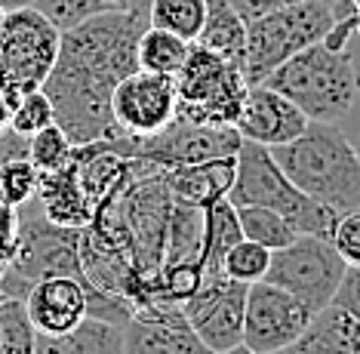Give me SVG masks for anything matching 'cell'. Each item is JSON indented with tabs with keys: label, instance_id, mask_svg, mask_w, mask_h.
<instances>
[{
	"label": "cell",
	"instance_id": "27",
	"mask_svg": "<svg viewBox=\"0 0 360 354\" xmlns=\"http://www.w3.org/2000/svg\"><path fill=\"white\" fill-rule=\"evenodd\" d=\"M40 170L28 160V154L6 158L0 163V203L6 207H28L37 197Z\"/></svg>",
	"mask_w": 360,
	"mask_h": 354
},
{
	"label": "cell",
	"instance_id": "21",
	"mask_svg": "<svg viewBox=\"0 0 360 354\" xmlns=\"http://www.w3.org/2000/svg\"><path fill=\"white\" fill-rule=\"evenodd\" d=\"M203 219H207V234H203V256H200V271L203 281L210 277H222V262L225 253L240 241V219H237V207L231 197H219L203 207Z\"/></svg>",
	"mask_w": 360,
	"mask_h": 354
},
{
	"label": "cell",
	"instance_id": "42",
	"mask_svg": "<svg viewBox=\"0 0 360 354\" xmlns=\"http://www.w3.org/2000/svg\"><path fill=\"white\" fill-rule=\"evenodd\" d=\"M351 4H354V6H357V10H360V0H351Z\"/></svg>",
	"mask_w": 360,
	"mask_h": 354
},
{
	"label": "cell",
	"instance_id": "23",
	"mask_svg": "<svg viewBox=\"0 0 360 354\" xmlns=\"http://www.w3.org/2000/svg\"><path fill=\"white\" fill-rule=\"evenodd\" d=\"M188 53H191V40L173 34V31H163V28H148L139 34V68L145 71H158V74H179V68L185 65Z\"/></svg>",
	"mask_w": 360,
	"mask_h": 354
},
{
	"label": "cell",
	"instance_id": "2",
	"mask_svg": "<svg viewBox=\"0 0 360 354\" xmlns=\"http://www.w3.org/2000/svg\"><path fill=\"white\" fill-rule=\"evenodd\" d=\"M281 170L314 201L335 213L360 210V158L335 123L311 120L299 139L271 148Z\"/></svg>",
	"mask_w": 360,
	"mask_h": 354
},
{
	"label": "cell",
	"instance_id": "34",
	"mask_svg": "<svg viewBox=\"0 0 360 354\" xmlns=\"http://www.w3.org/2000/svg\"><path fill=\"white\" fill-rule=\"evenodd\" d=\"M333 305L348 311L354 320H360V265H348L339 290L333 296Z\"/></svg>",
	"mask_w": 360,
	"mask_h": 354
},
{
	"label": "cell",
	"instance_id": "1",
	"mask_svg": "<svg viewBox=\"0 0 360 354\" xmlns=\"http://www.w3.org/2000/svg\"><path fill=\"white\" fill-rule=\"evenodd\" d=\"M145 28V19L120 10L62 31L59 56L40 89L50 96L56 123L71 136L75 148L127 139L114 123L111 96L139 68L136 46Z\"/></svg>",
	"mask_w": 360,
	"mask_h": 354
},
{
	"label": "cell",
	"instance_id": "37",
	"mask_svg": "<svg viewBox=\"0 0 360 354\" xmlns=\"http://www.w3.org/2000/svg\"><path fill=\"white\" fill-rule=\"evenodd\" d=\"M10 120H13V102L0 93V136L10 133Z\"/></svg>",
	"mask_w": 360,
	"mask_h": 354
},
{
	"label": "cell",
	"instance_id": "28",
	"mask_svg": "<svg viewBox=\"0 0 360 354\" xmlns=\"http://www.w3.org/2000/svg\"><path fill=\"white\" fill-rule=\"evenodd\" d=\"M34 6L56 28L65 31L86 19H96V15L127 10V0H34Z\"/></svg>",
	"mask_w": 360,
	"mask_h": 354
},
{
	"label": "cell",
	"instance_id": "16",
	"mask_svg": "<svg viewBox=\"0 0 360 354\" xmlns=\"http://www.w3.org/2000/svg\"><path fill=\"white\" fill-rule=\"evenodd\" d=\"M34 201L40 203L44 216L62 228H86L96 219V203L89 201V194L80 185L75 158L53 172H40V188Z\"/></svg>",
	"mask_w": 360,
	"mask_h": 354
},
{
	"label": "cell",
	"instance_id": "25",
	"mask_svg": "<svg viewBox=\"0 0 360 354\" xmlns=\"http://www.w3.org/2000/svg\"><path fill=\"white\" fill-rule=\"evenodd\" d=\"M203 19H207V0H151L148 10V25L173 31L191 44L200 34Z\"/></svg>",
	"mask_w": 360,
	"mask_h": 354
},
{
	"label": "cell",
	"instance_id": "39",
	"mask_svg": "<svg viewBox=\"0 0 360 354\" xmlns=\"http://www.w3.org/2000/svg\"><path fill=\"white\" fill-rule=\"evenodd\" d=\"M0 6H4L6 13H15V10H28V6H34V0H0Z\"/></svg>",
	"mask_w": 360,
	"mask_h": 354
},
{
	"label": "cell",
	"instance_id": "44",
	"mask_svg": "<svg viewBox=\"0 0 360 354\" xmlns=\"http://www.w3.org/2000/svg\"><path fill=\"white\" fill-rule=\"evenodd\" d=\"M330 4H333V0H330Z\"/></svg>",
	"mask_w": 360,
	"mask_h": 354
},
{
	"label": "cell",
	"instance_id": "26",
	"mask_svg": "<svg viewBox=\"0 0 360 354\" xmlns=\"http://www.w3.org/2000/svg\"><path fill=\"white\" fill-rule=\"evenodd\" d=\"M34 336L25 302L0 293V354H34Z\"/></svg>",
	"mask_w": 360,
	"mask_h": 354
},
{
	"label": "cell",
	"instance_id": "43",
	"mask_svg": "<svg viewBox=\"0 0 360 354\" xmlns=\"http://www.w3.org/2000/svg\"><path fill=\"white\" fill-rule=\"evenodd\" d=\"M357 158H360V145H357Z\"/></svg>",
	"mask_w": 360,
	"mask_h": 354
},
{
	"label": "cell",
	"instance_id": "6",
	"mask_svg": "<svg viewBox=\"0 0 360 354\" xmlns=\"http://www.w3.org/2000/svg\"><path fill=\"white\" fill-rule=\"evenodd\" d=\"M247 89L243 68L210 53L207 46L191 44V53L176 74V118L210 127H234Z\"/></svg>",
	"mask_w": 360,
	"mask_h": 354
},
{
	"label": "cell",
	"instance_id": "32",
	"mask_svg": "<svg viewBox=\"0 0 360 354\" xmlns=\"http://www.w3.org/2000/svg\"><path fill=\"white\" fill-rule=\"evenodd\" d=\"M333 246L348 265H360V210L339 216L333 232Z\"/></svg>",
	"mask_w": 360,
	"mask_h": 354
},
{
	"label": "cell",
	"instance_id": "12",
	"mask_svg": "<svg viewBox=\"0 0 360 354\" xmlns=\"http://www.w3.org/2000/svg\"><path fill=\"white\" fill-rule=\"evenodd\" d=\"M111 114L129 139H148L167 129L176 120V77L136 68L114 89Z\"/></svg>",
	"mask_w": 360,
	"mask_h": 354
},
{
	"label": "cell",
	"instance_id": "33",
	"mask_svg": "<svg viewBox=\"0 0 360 354\" xmlns=\"http://www.w3.org/2000/svg\"><path fill=\"white\" fill-rule=\"evenodd\" d=\"M19 232H22V213L19 207H6L0 203V277L6 274L10 262L19 250Z\"/></svg>",
	"mask_w": 360,
	"mask_h": 354
},
{
	"label": "cell",
	"instance_id": "31",
	"mask_svg": "<svg viewBox=\"0 0 360 354\" xmlns=\"http://www.w3.org/2000/svg\"><path fill=\"white\" fill-rule=\"evenodd\" d=\"M56 123V111H53V102L44 89H31V93L19 96L13 105V120H10V129L19 136H34L37 129L50 127Z\"/></svg>",
	"mask_w": 360,
	"mask_h": 354
},
{
	"label": "cell",
	"instance_id": "7",
	"mask_svg": "<svg viewBox=\"0 0 360 354\" xmlns=\"http://www.w3.org/2000/svg\"><path fill=\"white\" fill-rule=\"evenodd\" d=\"M31 213L22 216L19 250L10 262L6 274L0 277V293L25 302L28 290L44 277L53 274H75L84 277L80 262V232L84 228H62L44 216L37 201H31ZM86 281V277H84Z\"/></svg>",
	"mask_w": 360,
	"mask_h": 354
},
{
	"label": "cell",
	"instance_id": "19",
	"mask_svg": "<svg viewBox=\"0 0 360 354\" xmlns=\"http://www.w3.org/2000/svg\"><path fill=\"white\" fill-rule=\"evenodd\" d=\"M34 354H124V327L86 315L68 333H37Z\"/></svg>",
	"mask_w": 360,
	"mask_h": 354
},
{
	"label": "cell",
	"instance_id": "20",
	"mask_svg": "<svg viewBox=\"0 0 360 354\" xmlns=\"http://www.w3.org/2000/svg\"><path fill=\"white\" fill-rule=\"evenodd\" d=\"M194 44L243 68L247 65V22L228 0H207V19Z\"/></svg>",
	"mask_w": 360,
	"mask_h": 354
},
{
	"label": "cell",
	"instance_id": "29",
	"mask_svg": "<svg viewBox=\"0 0 360 354\" xmlns=\"http://www.w3.org/2000/svg\"><path fill=\"white\" fill-rule=\"evenodd\" d=\"M268 268H271V250L250 241V237H240V241L225 253V262H222V274L231 277V281H240V284L265 281Z\"/></svg>",
	"mask_w": 360,
	"mask_h": 354
},
{
	"label": "cell",
	"instance_id": "15",
	"mask_svg": "<svg viewBox=\"0 0 360 354\" xmlns=\"http://www.w3.org/2000/svg\"><path fill=\"white\" fill-rule=\"evenodd\" d=\"M308 114L296 102H290L283 93H277L265 84H252L240 105V114L234 120V129L240 133L243 142L274 148L299 139L308 129Z\"/></svg>",
	"mask_w": 360,
	"mask_h": 354
},
{
	"label": "cell",
	"instance_id": "4",
	"mask_svg": "<svg viewBox=\"0 0 360 354\" xmlns=\"http://www.w3.org/2000/svg\"><path fill=\"white\" fill-rule=\"evenodd\" d=\"M228 197L234 207L259 203V207L277 210L283 219L296 225L299 234H317L333 241L335 222H339V213L333 207L314 201L299 185H292V179L274 160L271 148L256 142H243L237 151V179Z\"/></svg>",
	"mask_w": 360,
	"mask_h": 354
},
{
	"label": "cell",
	"instance_id": "24",
	"mask_svg": "<svg viewBox=\"0 0 360 354\" xmlns=\"http://www.w3.org/2000/svg\"><path fill=\"white\" fill-rule=\"evenodd\" d=\"M237 219H240L243 237H250V241L268 246L271 253L274 250H283V246H290L299 237L296 225H292L290 219H283L281 213L271 210V207L243 203V207H237Z\"/></svg>",
	"mask_w": 360,
	"mask_h": 354
},
{
	"label": "cell",
	"instance_id": "14",
	"mask_svg": "<svg viewBox=\"0 0 360 354\" xmlns=\"http://www.w3.org/2000/svg\"><path fill=\"white\" fill-rule=\"evenodd\" d=\"M124 354H216L194 333L179 302H148L129 315Z\"/></svg>",
	"mask_w": 360,
	"mask_h": 354
},
{
	"label": "cell",
	"instance_id": "8",
	"mask_svg": "<svg viewBox=\"0 0 360 354\" xmlns=\"http://www.w3.org/2000/svg\"><path fill=\"white\" fill-rule=\"evenodd\" d=\"M62 31L37 6L6 13L0 28V93L15 99L40 89L59 56Z\"/></svg>",
	"mask_w": 360,
	"mask_h": 354
},
{
	"label": "cell",
	"instance_id": "13",
	"mask_svg": "<svg viewBox=\"0 0 360 354\" xmlns=\"http://www.w3.org/2000/svg\"><path fill=\"white\" fill-rule=\"evenodd\" d=\"M250 284L231 277H210L182 302V311L194 333L216 354H225L243 345V315H247Z\"/></svg>",
	"mask_w": 360,
	"mask_h": 354
},
{
	"label": "cell",
	"instance_id": "40",
	"mask_svg": "<svg viewBox=\"0 0 360 354\" xmlns=\"http://www.w3.org/2000/svg\"><path fill=\"white\" fill-rule=\"evenodd\" d=\"M225 354H256V351H252V348H247V345H237V348L225 351Z\"/></svg>",
	"mask_w": 360,
	"mask_h": 354
},
{
	"label": "cell",
	"instance_id": "38",
	"mask_svg": "<svg viewBox=\"0 0 360 354\" xmlns=\"http://www.w3.org/2000/svg\"><path fill=\"white\" fill-rule=\"evenodd\" d=\"M148 10H151V0H127V13H133L145 22H148Z\"/></svg>",
	"mask_w": 360,
	"mask_h": 354
},
{
	"label": "cell",
	"instance_id": "35",
	"mask_svg": "<svg viewBox=\"0 0 360 354\" xmlns=\"http://www.w3.org/2000/svg\"><path fill=\"white\" fill-rule=\"evenodd\" d=\"M228 4L243 15V22H252V19H259V15H268V13L281 10V6L296 4V0H228Z\"/></svg>",
	"mask_w": 360,
	"mask_h": 354
},
{
	"label": "cell",
	"instance_id": "11",
	"mask_svg": "<svg viewBox=\"0 0 360 354\" xmlns=\"http://www.w3.org/2000/svg\"><path fill=\"white\" fill-rule=\"evenodd\" d=\"M240 145L243 139L234 127H210V123H188L176 118L160 133L148 139H133L129 158H142L160 170H169L212 158H228V154L240 151Z\"/></svg>",
	"mask_w": 360,
	"mask_h": 354
},
{
	"label": "cell",
	"instance_id": "5",
	"mask_svg": "<svg viewBox=\"0 0 360 354\" xmlns=\"http://www.w3.org/2000/svg\"><path fill=\"white\" fill-rule=\"evenodd\" d=\"M335 22V0H296L247 22V84H262L274 68L311 44H321Z\"/></svg>",
	"mask_w": 360,
	"mask_h": 354
},
{
	"label": "cell",
	"instance_id": "9",
	"mask_svg": "<svg viewBox=\"0 0 360 354\" xmlns=\"http://www.w3.org/2000/svg\"><path fill=\"white\" fill-rule=\"evenodd\" d=\"M345 268L348 262L339 256L330 237L299 234L290 246L271 253V268L265 281L290 290L314 315H321L323 308L333 305V296L345 277Z\"/></svg>",
	"mask_w": 360,
	"mask_h": 354
},
{
	"label": "cell",
	"instance_id": "30",
	"mask_svg": "<svg viewBox=\"0 0 360 354\" xmlns=\"http://www.w3.org/2000/svg\"><path fill=\"white\" fill-rule=\"evenodd\" d=\"M71 158H75V142H71V136L65 133L59 123H50V127L37 129L34 136H28V160L40 172L59 170Z\"/></svg>",
	"mask_w": 360,
	"mask_h": 354
},
{
	"label": "cell",
	"instance_id": "22",
	"mask_svg": "<svg viewBox=\"0 0 360 354\" xmlns=\"http://www.w3.org/2000/svg\"><path fill=\"white\" fill-rule=\"evenodd\" d=\"M203 234H207L203 207L173 201V213H169V232H167V250H163V265L200 262V256H203Z\"/></svg>",
	"mask_w": 360,
	"mask_h": 354
},
{
	"label": "cell",
	"instance_id": "36",
	"mask_svg": "<svg viewBox=\"0 0 360 354\" xmlns=\"http://www.w3.org/2000/svg\"><path fill=\"white\" fill-rule=\"evenodd\" d=\"M19 154H28V139L19 136V133H6L0 136V163H4L6 158H19Z\"/></svg>",
	"mask_w": 360,
	"mask_h": 354
},
{
	"label": "cell",
	"instance_id": "17",
	"mask_svg": "<svg viewBox=\"0 0 360 354\" xmlns=\"http://www.w3.org/2000/svg\"><path fill=\"white\" fill-rule=\"evenodd\" d=\"M169 185L173 201L194 203V207H207V203L228 197L237 179V154L228 158H212L203 163H188V167H169L163 172Z\"/></svg>",
	"mask_w": 360,
	"mask_h": 354
},
{
	"label": "cell",
	"instance_id": "41",
	"mask_svg": "<svg viewBox=\"0 0 360 354\" xmlns=\"http://www.w3.org/2000/svg\"><path fill=\"white\" fill-rule=\"evenodd\" d=\"M4 22H6V10L0 6V28H4Z\"/></svg>",
	"mask_w": 360,
	"mask_h": 354
},
{
	"label": "cell",
	"instance_id": "3",
	"mask_svg": "<svg viewBox=\"0 0 360 354\" xmlns=\"http://www.w3.org/2000/svg\"><path fill=\"white\" fill-rule=\"evenodd\" d=\"M262 84L296 102L311 120L335 123L354 108L360 74L348 49L335 53L323 44H311L274 68Z\"/></svg>",
	"mask_w": 360,
	"mask_h": 354
},
{
	"label": "cell",
	"instance_id": "10",
	"mask_svg": "<svg viewBox=\"0 0 360 354\" xmlns=\"http://www.w3.org/2000/svg\"><path fill=\"white\" fill-rule=\"evenodd\" d=\"M317 315L290 290L271 281H256L247 290L243 345L256 354H274L292 345Z\"/></svg>",
	"mask_w": 360,
	"mask_h": 354
},
{
	"label": "cell",
	"instance_id": "18",
	"mask_svg": "<svg viewBox=\"0 0 360 354\" xmlns=\"http://www.w3.org/2000/svg\"><path fill=\"white\" fill-rule=\"evenodd\" d=\"M274 354H360V320L342 308H323L292 345Z\"/></svg>",
	"mask_w": 360,
	"mask_h": 354
}]
</instances>
